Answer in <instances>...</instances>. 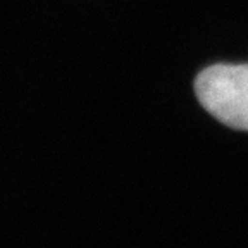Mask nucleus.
Returning <instances> with one entry per match:
<instances>
[{
	"mask_svg": "<svg viewBox=\"0 0 248 248\" xmlns=\"http://www.w3.org/2000/svg\"><path fill=\"white\" fill-rule=\"evenodd\" d=\"M202 107L229 128L248 131V64H216L197 76Z\"/></svg>",
	"mask_w": 248,
	"mask_h": 248,
	"instance_id": "1",
	"label": "nucleus"
}]
</instances>
